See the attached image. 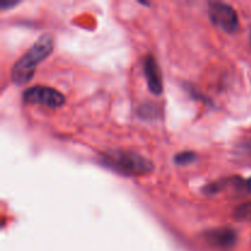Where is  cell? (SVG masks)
Instances as JSON below:
<instances>
[{
	"label": "cell",
	"instance_id": "3",
	"mask_svg": "<svg viewBox=\"0 0 251 251\" xmlns=\"http://www.w3.org/2000/svg\"><path fill=\"white\" fill-rule=\"evenodd\" d=\"M208 17L213 26L226 33H233L239 26L237 10L226 2H211L208 6Z\"/></svg>",
	"mask_w": 251,
	"mask_h": 251
},
{
	"label": "cell",
	"instance_id": "6",
	"mask_svg": "<svg viewBox=\"0 0 251 251\" xmlns=\"http://www.w3.org/2000/svg\"><path fill=\"white\" fill-rule=\"evenodd\" d=\"M206 239L210 244L217 248H230L234 245L237 240V234L230 228H220V229H212L206 233Z\"/></svg>",
	"mask_w": 251,
	"mask_h": 251
},
{
	"label": "cell",
	"instance_id": "9",
	"mask_svg": "<svg viewBox=\"0 0 251 251\" xmlns=\"http://www.w3.org/2000/svg\"><path fill=\"white\" fill-rule=\"evenodd\" d=\"M19 4V1H1V4H0V9L1 10H6L7 7H12V6H15V5H17Z\"/></svg>",
	"mask_w": 251,
	"mask_h": 251
},
{
	"label": "cell",
	"instance_id": "7",
	"mask_svg": "<svg viewBox=\"0 0 251 251\" xmlns=\"http://www.w3.org/2000/svg\"><path fill=\"white\" fill-rule=\"evenodd\" d=\"M196 153L193 151H184V152H180V153H178L176 156V158H174V162H176L178 166H188V164L193 163L194 161L196 159Z\"/></svg>",
	"mask_w": 251,
	"mask_h": 251
},
{
	"label": "cell",
	"instance_id": "1",
	"mask_svg": "<svg viewBox=\"0 0 251 251\" xmlns=\"http://www.w3.org/2000/svg\"><path fill=\"white\" fill-rule=\"evenodd\" d=\"M53 48L54 43L50 34L39 37L33 46L15 63L11 71L12 82L19 86L28 83L36 73L37 66L50 55Z\"/></svg>",
	"mask_w": 251,
	"mask_h": 251
},
{
	"label": "cell",
	"instance_id": "2",
	"mask_svg": "<svg viewBox=\"0 0 251 251\" xmlns=\"http://www.w3.org/2000/svg\"><path fill=\"white\" fill-rule=\"evenodd\" d=\"M102 162L107 168L127 176L149 174L153 171V163L149 158L131 151H110L102 156Z\"/></svg>",
	"mask_w": 251,
	"mask_h": 251
},
{
	"label": "cell",
	"instance_id": "5",
	"mask_svg": "<svg viewBox=\"0 0 251 251\" xmlns=\"http://www.w3.org/2000/svg\"><path fill=\"white\" fill-rule=\"evenodd\" d=\"M144 73L146 76V82L151 93L158 96L163 92V81L158 63L153 55H147L144 61Z\"/></svg>",
	"mask_w": 251,
	"mask_h": 251
},
{
	"label": "cell",
	"instance_id": "4",
	"mask_svg": "<svg viewBox=\"0 0 251 251\" xmlns=\"http://www.w3.org/2000/svg\"><path fill=\"white\" fill-rule=\"evenodd\" d=\"M22 98L29 104H39L48 108H60L65 103V96L63 93L47 86H33L27 88Z\"/></svg>",
	"mask_w": 251,
	"mask_h": 251
},
{
	"label": "cell",
	"instance_id": "8",
	"mask_svg": "<svg viewBox=\"0 0 251 251\" xmlns=\"http://www.w3.org/2000/svg\"><path fill=\"white\" fill-rule=\"evenodd\" d=\"M234 217L240 221H251V202L240 205L234 211Z\"/></svg>",
	"mask_w": 251,
	"mask_h": 251
},
{
	"label": "cell",
	"instance_id": "10",
	"mask_svg": "<svg viewBox=\"0 0 251 251\" xmlns=\"http://www.w3.org/2000/svg\"><path fill=\"white\" fill-rule=\"evenodd\" d=\"M245 185H247V189H248V190L251 191V178H250V179H248L247 183H245Z\"/></svg>",
	"mask_w": 251,
	"mask_h": 251
},
{
	"label": "cell",
	"instance_id": "11",
	"mask_svg": "<svg viewBox=\"0 0 251 251\" xmlns=\"http://www.w3.org/2000/svg\"><path fill=\"white\" fill-rule=\"evenodd\" d=\"M249 39H250V46H251V28H250V33H249Z\"/></svg>",
	"mask_w": 251,
	"mask_h": 251
}]
</instances>
